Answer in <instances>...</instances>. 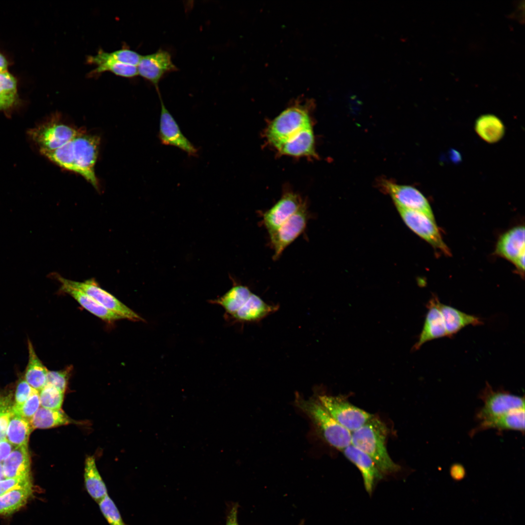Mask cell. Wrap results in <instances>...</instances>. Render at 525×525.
<instances>
[{"instance_id":"25","label":"cell","mask_w":525,"mask_h":525,"mask_svg":"<svg viewBox=\"0 0 525 525\" xmlns=\"http://www.w3.org/2000/svg\"><path fill=\"white\" fill-rule=\"evenodd\" d=\"M33 428L47 429L71 423H78L63 410L40 407L30 421Z\"/></svg>"},{"instance_id":"1","label":"cell","mask_w":525,"mask_h":525,"mask_svg":"<svg viewBox=\"0 0 525 525\" xmlns=\"http://www.w3.org/2000/svg\"><path fill=\"white\" fill-rule=\"evenodd\" d=\"M100 144L99 137L82 131L63 146L42 155L62 169L81 175L99 190L94 168Z\"/></svg>"},{"instance_id":"32","label":"cell","mask_w":525,"mask_h":525,"mask_svg":"<svg viewBox=\"0 0 525 525\" xmlns=\"http://www.w3.org/2000/svg\"><path fill=\"white\" fill-rule=\"evenodd\" d=\"M39 391L40 403L42 407L52 410L61 409L64 392L49 384H46Z\"/></svg>"},{"instance_id":"41","label":"cell","mask_w":525,"mask_h":525,"mask_svg":"<svg viewBox=\"0 0 525 525\" xmlns=\"http://www.w3.org/2000/svg\"><path fill=\"white\" fill-rule=\"evenodd\" d=\"M238 508L237 504L231 507L227 516L226 525H239L237 521Z\"/></svg>"},{"instance_id":"37","label":"cell","mask_w":525,"mask_h":525,"mask_svg":"<svg viewBox=\"0 0 525 525\" xmlns=\"http://www.w3.org/2000/svg\"><path fill=\"white\" fill-rule=\"evenodd\" d=\"M32 485L30 476L6 478L0 481V495L15 489Z\"/></svg>"},{"instance_id":"22","label":"cell","mask_w":525,"mask_h":525,"mask_svg":"<svg viewBox=\"0 0 525 525\" xmlns=\"http://www.w3.org/2000/svg\"><path fill=\"white\" fill-rule=\"evenodd\" d=\"M59 282L61 285V292L71 296L83 308L94 315L108 322L123 319L122 317L108 310L86 294L63 282Z\"/></svg>"},{"instance_id":"20","label":"cell","mask_w":525,"mask_h":525,"mask_svg":"<svg viewBox=\"0 0 525 525\" xmlns=\"http://www.w3.org/2000/svg\"><path fill=\"white\" fill-rule=\"evenodd\" d=\"M437 305L442 315L447 337H452L468 326H478L483 324L482 319L479 317L466 314L452 306L442 304L438 298Z\"/></svg>"},{"instance_id":"3","label":"cell","mask_w":525,"mask_h":525,"mask_svg":"<svg viewBox=\"0 0 525 525\" xmlns=\"http://www.w3.org/2000/svg\"><path fill=\"white\" fill-rule=\"evenodd\" d=\"M309 109L308 104L298 103L281 112L266 129L265 135L269 143L278 151L312 128Z\"/></svg>"},{"instance_id":"34","label":"cell","mask_w":525,"mask_h":525,"mask_svg":"<svg viewBox=\"0 0 525 525\" xmlns=\"http://www.w3.org/2000/svg\"><path fill=\"white\" fill-rule=\"evenodd\" d=\"M40 405L39 391L31 395L21 404H15L10 410L14 415L30 421Z\"/></svg>"},{"instance_id":"13","label":"cell","mask_w":525,"mask_h":525,"mask_svg":"<svg viewBox=\"0 0 525 525\" xmlns=\"http://www.w3.org/2000/svg\"><path fill=\"white\" fill-rule=\"evenodd\" d=\"M137 69L138 75L152 83L156 90L159 89L158 84L166 74L178 70L171 54L161 49L142 55Z\"/></svg>"},{"instance_id":"24","label":"cell","mask_w":525,"mask_h":525,"mask_svg":"<svg viewBox=\"0 0 525 525\" xmlns=\"http://www.w3.org/2000/svg\"><path fill=\"white\" fill-rule=\"evenodd\" d=\"M28 360L24 379L33 388L39 391L47 384L49 370L38 357L29 339L28 340Z\"/></svg>"},{"instance_id":"38","label":"cell","mask_w":525,"mask_h":525,"mask_svg":"<svg viewBox=\"0 0 525 525\" xmlns=\"http://www.w3.org/2000/svg\"><path fill=\"white\" fill-rule=\"evenodd\" d=\"M38 391L33 388L25 379H20L16 388L15 401L17 404L24 403L31 395Z\"/></svg>"},{"instance_id":"35","label":"cell","mask_w":525,"mask_h":525,"mask_svg":"<svg viewBox=\"0 0 525 525\" xmlns=\"http://www.w3.org/2000/svg\"><path fill=\"white\" fill-rule=\"evenodd\" d=\"M101 512L110 525H125L114 502L106 494L98 502Z\"/></svg>"},{"instance_id":"5","label":"cell","mask_w":525,"mask_h":525,"mask_svg":"<svg viewBox=\"0 0 525 525\" xmlns=\"http://www.w3.org/2000/svg\"><path fill=\"white\" fill-rule=\"evenodd\" d=\"M479 398L483 405L476 412L475 417L480 421L525 408L524 396L515 395L502 389L495 390L488 382Z\"/></svg>"},{"instance_id":"27","label":"cell","mask_w":525,"mask_h":525,"mask_svg":"<svg viewBox=\"0 0 525 525\" xmlns=\"http://www.w3.org/2000/svg\"><path fill=\"white\" fill-rule=\"evenodd\" d=\"M84 479L86 490L95 501L99 502L107 494L106 486L97 470L94 456H88L86 459Z\"/></svg>"},{"instance_id":"6","label":"cell","mask_w":525,"mask_h":525,"mask_svg":"<svg viewBox=\"0 0 525 525\" xmlns=\"http://www.w3.org/2000/svg\"><path fill=\"white\" fill-rule=\"evenodd\" d=\"M82 131L54 119L31 129L29 134L43 154L60 148Z\"/></svg>"},{"instance_id":"36","label":"cell","mask_w":525,"mask_h":525,"mask_svg":"<svg viewBox=\"0 0 525 525\" xmlns=\"http://www.w3.org/2000/svg\"><path fill=\"white\" fill-rule=\"evenodd\" d=\"M71 370V366L58 371L49 370L47 384L51 385L65 393Z\"/></svg>"},{"instance_id":"21","label":"cell","mask_w":525,"mask_h":525,"mask_svg":"<svg viewBox=\"0 0 525 525\" xmlns=\"http://www.w3.org/2000/svg\"><path fill=\"white\" fill-rule=\"evenodd\" d=\"M252 292L246 286L234 282L232 286L223 295L209 300L224 308L225 318L229 319L246 302Z\"/></svg>"},{"instance_id":"42","label":"cell","mask_w":525,"mask_h":525,"mask_svg":"<svg viewBox=\"0 0 525 525\" xmlns=\"http://www.w3.org/2000/svg\"><path fill=\"white\" fill-rule=\"evenodd\" d=\"M8 62L5 57L0 53V72L7 71Z\"/></svg>"},{"instance_id":"23","label":"cell","mask_w":525,"mask_h":525,"mask_svg":"<svg viewBox=\"0 0 525 525\" xmlns=\"http://www.w3.org/2000/svg\"><path fill=\"white\" fill-rule=\"evenodd\" d=\"M30 463L27 446L15 447L2 464L6 478L30 476Z\"/></svg>"},{"instance_id":"11","label":"cell","mask_w":525,"mask_h":525,"mask_svg":"<svg viewBox=\"0 0 525 525\" xmlns=\"http://www.w3.org/2000/svg\"><path fill=\"white\" fill-rule=\"evenodd\" d=\"M382 185L396 207L418 211L435 221L430 205L418 189L411 186L398 184L388 180H384Z\"/></svg>"},{"instance_id":"39","label":"cell","mask_w":525,"mask_h":525,"mask_svg":"<svg viewBox=\"0 0 525 525\" xmlns=\"http://www.w3.org/2000/svg\"><path fill=\"white\" fill-rule=\"evenodd\" d=\"M11 415L10 410L0 413V441L6 439L7 430Z\"/></svg>"},{"instance_id":"45","label":"cell","mask_w":525,"mask_h":525,"mask_svg":"<svg viewBox=\"0 0 525 525\" xmlns=\"http://www.w3.org/2000/svg\"><path fill=\"white\" fill-rule=\"evenodd\" d=\"M299 525H302V524H300Z\"/></svg>"},{"instance_id":"33","label":"cell","mask_w":525,"mask_h":525,"mask_svg":"<svg viewBox=\"0 0 525 525\" xmlns=\"http://www.w3.org/2000/svg\"><path fill=\"white\" fill-rule=\"evenodd\" d=\"M17 95V81L7 71L0 72V99L10 107L15 103Z\"/></svg>"},{"instance_id":"18","label":"cell","mask_w":525,"mask_h":525,"mask_svg":"<svg viewBox=\"0 0 525 525\" xmlns=\"http://www.w3.org/2000/svg\"><path fill=\"white\" fill-rule=\"evenodd\" d=\"M279 308V305L268 304L252 293L242 308L228 320L240 323L257 322L276 312Z\"/></svg>"},{"instance_id":"8","label":"cell","mask_w":525,"mask_h":525,"mask_svg":"<svg viewBox=\"0 0 525 525\" xmlns=\"http://www.w3.org/2000/svg\"><path fill=\"white\" fill-rule=\"evenodd\" d=\"M54 276L59 281L63 282L86 294L108 310L122 317L123 319L133 321H144L138 314L114 296L100 287L93 279L84 281H77L68 280L58 274Z\"/></svg>"},{"instance_id":"29","label":"cell","mask_w":525,"mask_h":525,"mask_svg":"<svg viewBox=\"0 0 525 525\" xmlns=\"http://www.w3.org/2000/svg\"><path fill=\"white\" fill-rule=\"evenodd\" d=\"M32 494V486L15 489L0 495V514L12 513L24 506Z\"/></svg>"},{"instance_id":"30","label":"cell","mask_w":525,"mask_h":525,"mask_svg":"<svg viewBox=\"0 0 525 525\" xmlns=\"http://www.w3.org/2000/svg\"><path fill=\"white\" fill-rule=\"evenodd\" d=\"M87 62L95 65L92 74H100L109 71L125 78H132L138 75L137 66L119 63L110 60H94L87 57Z\"/></svg>"},{"instance_id":"14","label":"cell","mask_w":525,"mask_h":525,"mask_svg":"<svg viewBox=\"0 0 525 525\" xmlns=\"http://www.w3.org/2000/svg\"><path fill=\"white\" fill-rule=\"evenodd\" d=\"M495 253L513 263L518 271H525V227L519 226L513 228L499 238Z\"/></svg>"},{"instance_id":"31","label":"cell","mask_w":525,"mask_h":525,"mask_svg":"<svg viewBox=\"0 0 525 525\" xmlns=\"http://www.w3.org/2000/svg\"><path fill=\"white\" fill-rule=\"evenodd\" d=\"M88 57L94 60H110L137 66L142 55L134 51L122 49L109 52L100 50L95 55H89Z\"/></svg>"},{"instance_id":"44","label":"cell","mask_w":525,"mask_h":525,"mask_svg":"<svg viewBox=\"0 0 525 525\" xmlns=\"http://www.w3.org/2000/svg\"><path fill=\"white\" fill-rule=\"evenodd\" d=\"M5 479H6V477L3 472L2 464L0 463V481L4 480Z\"/></svg>"},{"instance_id":"7","label":"cell","mask_w":525,"mask_h":525,"mask_svg":"<svg viewBox=\"0 0 525 525\" xmlns=\"http://www.w3.org/2000/svg\"><path fill=\"white\" fill-rule=\"evenodd\" d=\"M317 399L329 414L351 433L374 415L350 403L342 396L320 395Z\"/></svg>"},{"instance_id":"4","label":"cell","mask_w":525,"mask_h":525,"mask_svg":"<svg viewBox=\"0 0 525 525\" xmlns=\"http://www.w3.org/2000/svg\"><path fill=\"white\" fill-rule=\"evenodd\" d=\"M297 406L311 419L323 438L331 446L342 450L351 444V433L340 424L318 400L297 396Z\"/></svg>"},{"instance_id":"16","label":"cell","mask_w":525,"mask_h":525,"mask_svg":"<svg viewBox=\"0 0 525 525\" xmlns=\"http://www.w3.org/2000/svg\"><path fill=\"white\" fill-rule=\"evenodd\" d=\"M438 298L433 296L427 304L428 309L421 332L412 350H419L425 343L447 336V334L441 313L437 305Z\"/></svg>"},{"instance_id":"12","label":"cell","mask_w":525,"mask_h":525,"mask_svg":"<svg viewBox=\"0 0 525 525\" xmlns=\"http://www.w3.org/2000/svg\"><path fill=\"white\" fill-rule=\"evenodd\" d=\"M156 91L161 105L158 134L161 142L164 145L175 146L190 156H197V148L182 134L177 123L165 107L159 89Z\"/></svg>"},{"instance_id":"43","label":"cell","mask_w":525,"mask_h":525,"mask_svg":"<svg viewBox=\"0 0 525 525\" xmlns=\"http://www.w3.org/2000/svg\"><path fill=\"white\" fill-rule=\"evenodd\" d=\"M10 107L5 102L0 99V110Z\"/></svg>"},{"instance_id":"17","label":"cell","mask_w":525,"mask_h":525,"mask_svg":"<svg viewBox=\"0 0 525 525\" xmlns=\"http://www.w3.org/2000/svg\"><path fill=\"white\" fill-rule=\"evenodd\" d=\"M345 456L360 471L366 491L371 494L375 484L382 478V473L371 458L367 454L350 444L342 450Z\"/></svg>"},{"instance_id":"40","label":"cell","mask_w":525,"mask_h":525,"mask_svg":"<svg viewBox=\"0 0 525 525\" xmlns=\"http://www.w3.org/2000/svg\"><path fill=\"white\" fill-rule=\"evenodd\" d=\"M13 445L5 439L0 441V463L5 459L12 451Z\"/></svg>"},{"instance_id":"28","label":"cell","mask_w":525,"mask_h":525,"mask_svg":"<svg viewBox=\"0 0 525 525\" xmlns=\"http://www.w3.org/2000/svg\"><path fill=\"white\" fill-rule=\"evenodd\" d=\"M11 414L7 430V440L15 447L27 446L33 429L30 421L14 415L11 412Z\"/></svg>"},{"instance_id":"26","label":"cell","mask_w":525,"mask_h":525,"mask_svg":"<svg viewBox=\"0 0 525 525\" xmlns=\"http://www.w3.org/2000/svg\"><path fill=\"white\" fill-rule=\"evenodd\" d=\"M474 128L478 135L485 141L493 143L500 140L505 132L501 120L492 114L483 115L475 122Z\"/></svg>"},{"instance_id":"19","label":"cell","mask_w":525,"mask_h":525,"mask_svg":"<svg viewBox=\"0 0 525 525\" xmlns=\"http://www.w3.org/2000/svg\"><path fill=\"white\" fill-rule=\"evenodd\" d=\"M490 429L499 432L515 430L525 432V408L516 409L505 414L480 421L477 426L470 432V436Z\"/></svg>"},{"instance_id":"2","label":"cell","mask_w":525,"mask_h":525,"mask_svg":"<svg viewBox=\"0 0 525 525\" xmlns=\"http://www.w3.org/2000/svg\"><path fill=\"white\" fill-rule=\"evenodd\" d=\"M388 432L386 424L374 416L351 432V444L369 456L382 474L394 473L400 469L387 450L386 441Z\"/></svg>"},{"instance_id":"10","label":"cell","mask_w":525,"mask_h":525,"mask_svg":"<svg viewBox=\"0 0 525 525\" xmlns=\"http://www.w3.org/2000/svg\"><path fill=\"white\" fill-rule=\"evenodd\" d=\"M308 219V212L305 203L278 229L268 233L274 251V260L278 259L284 250L304 231Z\"/></svg>"},{"instance_id":"9","label":"cell","mask_w":525,"mask_h":525,"mask_svg":"<svg viewBox=\"0 0 525 525\" xmlns=\"http://www.w3.org/2000/svg\"><path fill=\"white\" fill-rule=\"evenodd\" d=\"M397 209L410 229L434 248L439 249L446 255H451L450 250L443 241L435 221L418 211L399 207Z\"/></svg>"},{"instance_id":"15","label":"cell","mask_w":525,"mask_h":525,"mask_svg":"<svg viewBox=\"0 0 525 525\" xmlns=\"http://www.w3.org/2000/svg\"><path fill=\"white\" fill-rule=\"evenodd\" d=\"M305 203L299 195L294 192L284 193L263 214V222L268 233L278 229Z\"/></svg>"}]
</instances>
